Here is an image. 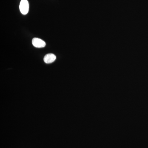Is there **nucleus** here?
I'll return each mask as SVG.
<instances>
[{
  "instance_id": "obj_1",
  "label": "nucleus",
  "mask_w": 148,
  "mask_h": 148,
  "mask_svg": "<svg viewBox=\"0 0 148 148\" xmlns=\"http://www.w3.org/2000/svg\"><path fill=\"white\" fill-rule=\"evenodd\" d=\"M19 9L22 14H26L28 13L29 4L27 0H21L19 5Z\"/></svg>"
},
{
  "instance_id": "obj_2",
  "label": "nucleus",
  "mask_w": 148,
  "mask_h": 148,
  "mask_svg": "<svg viewBox=\"0 0 148 148\" xmlns=\"http://www.w3.org/2000/svg\"><path fill=\"white\" fill-rule=\"evenodd\" d=\"M32 44L37 48H43L45 46V42L38 38H34L32 40Z\"/></svg>"
},
{
  "instance_id": "obj_3",
  "label": "nucleus",
  "mask_w": 148,
  "mask_h": 148,
  "mask_svg": "<svg viewBox=\"0 0 148 148\" xmlns=\"http://www.w3.org/2000/svg\"><path fill=\"white\" fill-rule=\"evenodd\" d=\"M56 59V56L53 53H48L46 54L44 58V61L47 64L53 63Z\"/></svg>"
}]
</instances>
